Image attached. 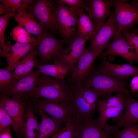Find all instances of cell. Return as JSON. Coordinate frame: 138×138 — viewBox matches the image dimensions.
Listing matches in <instances>:
<instances>
[{
    "label": "cell",
    "instance_id": "6da1fadb",
    "mask_svg": "<svg viewBox=\"0 0 138 138\" xmlns=\"http://www.w3.org/2000/svg\"><path fill=\"white\" fill-rule=\"evenodd\" d=\"M74 94L73 86L65 79H57L41 73L36 87L24 98H41L72 103Z\"/></svg>",
    "mask_w": 138,
    "mask_h": 138
},
{
    "label": "cell",
    "instance_id": "7a4b0ae2",
    "mask_svg": "<svg viewBox=\"0 0 138 138\" xmlns=\"http://www.w3.org/2000/svg\"><path fill=\"white\" fill-rule=\"evenodd\" d=\"M81 83L98 91L104 99L114 93L130 94L124 79L102 73L93 67Z\"/></svg>",
    "mask_w": 138,
    "mask_h": 138
},
{
    "label": "cell",
    "instance_id": "3957f363",
    "mask_svg": "<svg viewBox=\"0 0 138 138\" xmlns=\"http://www.w3.org/2000/svg\"><path fill=\"white\" fill-rule=\"evenodd\" d=\"M34 113L41 110L62 122L65 125L74 117V107L72 103L61 102L49 99L33 98L29 99Z\"/></svg>",
    "mask_w": 138,
    "mask_h": 138
},
{
    "label": "cell",
    "instance_id": "277c9868",
    "mask_svg": "<svg viewBox=\"0 0 138 138\" xmlns=\"http://www.w3.org/2000/svg\"><path fill=\"white\" fill-rule=\"evenodd\" d=\"M28 99H17L0 95V100L3 102L5 108L11 118V126L17 138H25V121L26 119V102Z\"/></svg>",
    "mask_w": 138,
    "mask_h": 138
},
{
    "label": "cell",
    "instance_id": "5b68a950",
    "mask_svg": "<svg viewBox=\"0 0 138 138\" xmlns=\"http://www.w3.org/2000/svg\"><path fill=\"white\" fill-rule=\"evenodd\" d=\"M28 9L29 13L38 21L44 30L54 32L59 30L54 1L35 0Z\"/></svg>",
    "mask_w": 138,
    "mask_h": 138
},
{
    "label": "cell",
    "instance_id": "8992f818",
    "mask_svg": "<svg viewBox=\"0 0 138 138\" xmlns=\"http://www.w3.org/2000/svg\"><path fill=\"white\" fill-rule=\"evenodd\" d=\"M36 39V49L40 59L38 61L41 64H48L54 61L64 49V40L57 39L48 31L44 30Z\"/></svg>",
    "mask_w": 138,
    "mask_h": 138
},
{
    "label": "cell",
    "instance_id": "52a82bcc",
    "mask_svg": "<svg viewBox=\"0 0 138 138\" xmlns=\"http://www.w3.org/2000/svg\"><path fill=\"white\" fill-rule=\"evenodd\" d=\"M56 17L59 33L67 44L75 35L79 13L65 4L57 3Z\"/></svg>",
    "mask_w": 138,
    "mask_h": 138
},
{
    "label": "cell",
    "instance_id": "ba28073f",
    "mask_svg": "<svg viewBox=\"0 0 138 138\" xmlns=\"http://www.w3.org/2000/svg\"><path fill=\"white\" fill-rule=\"evenodd\" d=\"M113 5L115 7V17L118 26L116 34L128 32L138 23V6L122 0H113Z\"/></svg>",
    "mask_w": 138,
    "mask_h": 138
},
{
    "label": "cell",
    "instance_id": "9c48e42d",
    "mask_svg": "<svg viewBox=\"0 0 138 138\" xmlns=\"http://www.w3.org/2000/svg\"><path fill=\"white\" fill-rule=\"evenodd\" d=\"M105 23L96 31L88 49L90 51L103 50L107 48L110 41L117 33L118 26L114 11L111 12Z\"/></svg>",
    "mask_w": 138,
    "mask_h": 138
},
{
    "label": "cell",
    "instance_id": "30bf717a",
    "mask_svg": "<svg viewBox=\"0 0 138 138\" xmlns=\"http://www.w3.org/2000/svg\"><path fill=\"white\" fill-rule=\"evenodd\" d=\"M103 50L90 51L85 48L75 66L72 69L69 83L72 86H77L89 74L92 68L95 59Z\"/></svg>",
    "mask_w": 138,
    "mask_h": 138
},
{
    "label": "cell",
    "instance_id": "8fae6325",
    "mask_svg": "<svg viewBox=\"0 0 138 138\" xmlns=\"http://www.w3.org/2000/svg\"><path fill=\"white\" fill-rule=\"evenodd\" d=\"M41 73L38 69L33 70L12 85L0 91V95L17 99L24 98L36 87Z\"/></svg>",
    "mask_w": 138,
    "mask_h": 138
},
{
    "label": "cell",
    "instance_id": "7c38bea8",
    "mask_svg": "<svg viewBox=\"0 0 138 138\" xmlns=\"http://www.w3.org/2000/svg\"><path fill=\"white\" fill-rule=\"evenodd\" d=\"M37 42L31 44L16 43L13 45L5 44L0 50L1 57L6 58L8 65L5 69L12 71L19 62L30 50L36 48Z\"/></svg>",
    "mask_w": 138,
    "mask_h": 138
},
{
    "label": "cell",
    "instance_id": "4fadbf2b",
    "mask_svg": "<svg viewBox=\"0 0 138 138\" xmlns=\"http://www.w3.org/2000/svg\"><path fill=\"white\" fill-rule=\"evenodd\" d=\"M86 40L77 35L72 39L68 47L64 49L54 60H56L64 64L69 71H71L76 65L83 53Z\"/></svg>",
    "mask_w": 138,
    "mask_h": 138
},
{
    "label": "cell",
    "instance_id": "5bb4252c",
    "mask_svg": "<svg viewBox=\"0 0 138 138\" xmlns=\"http://www.w3.org/2000/svg\"><path fill=\"white\" fill-rule=\"evenodd\" d=\"M113 40L108 44L107 50L101 52L103 55L110 56H120L126 60L130 64L138 61V59L133 51L126 39L122 34L119 32L113 37Z\"/></svg>",
    "mask_w": 138,
    "mask_h": 138
},
{
    "label": "cell",
    "instance_id": "9a60e30c",
    "mask_svg": "<svg viewBox=\"0 0 138 138\" xmlns=\"http://www.w3.org/2000/svg\"><path fill=\"white\" fill-rule=\"evenodd\" d=\"M112 5V0L87 1L85 9L90 19L93 20L96 31L104 24L107 16L111 12L110 9Z\"/></svg>",
    "mask_w": 138,
    "mask_h": 138
},
{
    "label": "cell",
    "instance_id": "2e32d148",
    "mask_svg": "<svg viewBox=\"0 0 138 138\" xmlns=\"http://www.w3.org/2000/svg\"><path fill=\"white\" fill-rule=\"evenodd\" d=\"M98 56L100 59V64L96 69L99 72L124 79L132 76L138 75V68L131 64H116L111 63L101 52Z\"/></svg>",
    "mask_w": 138,
    "mask_h": 138
},
{
    "label": "cell",
    "instance_id": "e0dca14e",
    "mask_svg": "<svg viewBox=\"0 0 138 138\" xmlns=\"http://www.w3.org/2000/svg\"><path fill=\"white\" fill-rule=\"evenodd\" d=\"M125 95V110L121 118L114 125H110L106 123L103 129L109 135H112L122 127L138 122V100L133 98L130 94Z\"/></svg>",
    "mask_w": 138,
    "mask_h": 138
},
{
    "label": "cell",
    "instance_id": "ac0fdd59",
    "mask_svg": "<svg viewBox=\"0 0 138 138\" xmlns=\"http://www.w3.org/2000/svg\"><path fill=\"white\" fill-rule=\"evenodd\" d=\"M109 136L100 127L98 118H92L80 125L76 132V138H110Z\"/></svg>",
    "mask_w": 138,
    "mask_h": 138
},
{
    "label": "cell",
    "instance_id": "d6986e66",
    "mask_svg": "<svg viewBox=\"0 0 138 138\" xmlns=\"http://www.w3.org/2000/svg\"><path fill=\"white\" fill-rule=\"evenodd\" d=\"M73 89L74 94L72 103L74 107V117L82 123L92 118L97 109L88 103L82 95Z\"/></svg>",
    "mask_w": 138,
    "mask_h": 138
},
{
    "label": "cell",
    "instance_id": "ffe728a7",
    "mask_svg": "<svg viewBox=\"0 0 138 138\" xmlns=\"http://www.w3.org/2000/svg\"><path fill=\"white\" fill-rule=\"evenodd\" d=\"M36 113L41 118L39 131L36 138H48L59 132L63 124L61 121L52 117H49L44 111L40 110Z\"/></svg>",
    "mask_w": 138,
    "mask_h": 138
},
{
    "label": "cell",
    "instance_id": "44dd1931",
    "mask_svg": "<svg viewBox=\"0 0 138 138\" xmlns=\"http://www.w3.org/2000/svg\"><path fill=\"white\" fill-rule=\"evenodd\" d=\"M36 48L31 50L24 56L15 68L13 73L18 80L33 71V68L36 67L38 61L37 59L38 55Z\"/></svg>",
    "mask_w": 138,
    "mask_h": 138
},
{
    "label": "cell",
    "instance_id": "7402d4cb",
    "mask_svg": "<svg viewBox=\"0 0 138 138\" xmlns=\"http://www.w3.org/2000/svg\"><path fill=\"white\" fill-rule=\"evenodd\" d=\"M13 17L18 25L24 27L30 33L37 36L41 34L44 31L33 16L26 10L17 13Z\"/></svg>",
    "mask_w": 138,
    "mask_h": 138
},
{
    "label": "cell",
    "instance_id": "603a6c76",
    "mask_svg": "<svg viewBox=\"0 0 138 138\" xmlns=\"http://www.w3.org/2000/svg\"><path fill=\"white\" fill-rule=\"evenodd\" d=\"M34 113L32 104L29 99L26 102V121L24 126L26 138H36L39 131L40 123Z\"/></svg>",
    "mask_w": 138,
    "mask_h": 138
},
{
    "label": "cell",
    "instance_id": "cb8c5ba5",
    "mask_svg": "<svg viewBox=\"0 0 138 138\" xmlns=\"http://www.w3.org/2000/svg\"><path fill=\"white\" fill-rule=\"evenodd\" d=\"M84 9H82L78 12L77 35L87 40H92L96 33L95 27L89 16L84 13Z\"/></svg>",
    "mask_w": 138,
    "mask_h": 138
},
{
    "label": "cell",
    "instance_id": "d4e9b609",
    "mask_svg": "<svg viewBox=\"0 0 138 138\" xmlns=\"http://www.w3.org/2000/svg\"><path fill=\"white\" fill-rule=\"evenodd\" d=\"M53 64H41L38 61L36 65L37 69L41 73L51 77L60 79H64L68 72L69 71L65 65L56 60H54Z\"/></svg>",
    "mask_w": 138,
    "mask_h": 138
},
{
    "label": "cell",
    "instance_id": "484cf974",
    "mask_svg": "<svg viewBox=\"0 0 138 138\" xmlns=\"http://www.w3.org/2000/svg\"><path fill=\"white\" fill-rule=\"evenodd\" d=\"M97 110L99 112L98 118L99 125L103 129L106 122L109 118H112L117 123L120 120L123 115V112L114 107H107L103 103L102 100L98 101Z\"/></svg>",
    "mask_w": 138,
    "mask_h": 138
},
{
    "label": "cell",
    "instance_id": "4316f807",
    "mask_svg": "<svg viewBox=\"0 0 138 138\" xmlns=\"http://www.w3.org/2000/svg\"><path fill=\"white\" fill-rule=\"evenodd\" d=\"M0 15L13 10L17 13L28 9L34 0H0Z\"/></svg>",
    "mask_w": 138,
    "mask_h": 138
},
{
    "label": "cell",
    "instance_id": "83f0119b",
    "mask_svg": "<svg viewBox=\"0 0 138 138\" xmlns=\"http://www.w3.org/2000/svg\"><path fill=\"white\" fill-rule=\"evenodd\" d=\"M74 89L80 94L92 107L97 110L99 98L101 97L100 94L91 87L81 83L77 86H73Z\"/></svg>",
    "mask_w": 138,
    "mask_h": 138
},
{
    "label": "cell",
    "instance_id": "f1b7e54d",
    "mask_svg": "<svg viewBox=\"0 0 138 138\" xmlns=\"http://www.w3.org/2000/svg\"><path fill=\"white\" fill-rule=\"evenodd\" d=\"M12 34L13 40L21 44H31L37 42L36 39L23 27L18 25L13 29Z\"/></svg>",
    "mask_w": 138,
    "mask_h": 138
},
{
    "label": "cell",
    "instance_id": "f546056e",
    "mask_svg": "<svg viewBox=\"0 0 138 138\" xmlns=\"http://www.w3.org/2000/svg\"><path fill=\"white\" fill-rule=\"evenodd\" d=\"M82 123L74 117L60 131L56 138H76L77 131Z\"/></svg>",
    "mask_w": 138,
    "mask_h": 138
},
{
    "label": "cell",
    "instance_id": "4dcf8cb0",
    "mask_svg": "<svg viewBox=\"0 0 138 138\" xmlns=\"http://www.w3.org/2000/svg\"><path fill=\"white\" fill-rule=\"evenodd\" d=\"M123 129L112 135L114 138H138V124L133 123L124 127Z\"/></svg>",
    "mask_w": 138,
    "mask_h": 138
},
{
    "label": "cell",
    "instance_id": "1f68e13d",
    "mask_svg": "<svg viewBox=\"0 0 138 138\" xmlns=\"http://www.w3.org/2000/svg\"><path fill=\"white\" fill-rule=\"evenodd\" d=\"M17 81L12 71H8L5 68H0V91L12 85Z\"/></svg>",
    "mask_w": 138,
    "mask_h": 138
},
{
    "label": "cell",
    "instance_id": "d6a6232c",
    "mask_svg": "<svg viewBox=\"0 0 138 138\" xmlns=\"http://www.w3.org/2000/svg\"><path fill=\"white\" fill-rule=\"evenodd\" d=\"M16 12L13 10L8 12L0 16V48L5 44V43L4 32L9 21L11 17L16 14Z\"/></svg>",
    "mask_w": 138,
    "mask_h": 138
},
{
    "label": "cell",
    "instance_id": "836d02e7",
    "mask_svg": "<svg viewBox=\"0 0 138 138\" xmlns=\"http://www.w3.org/2000/svg\"><path fill=\"white\" fill-rule=\"evenodd\" d=\"M105 105L107 107H117L119 105L126 103L125 95L122 93H118L117 95L110 96L102 100Z\"/></svg>",
    "mask_w": 138,
    "mask_h": 138
},
{
    "label": "cell",
    "instance_id": "e575fe53",
    "mask_svg": "<svg viewBox=\"0 0 138 138\" xmlns=\"http://www.w3.org/2000/svg\"><path fill=\"white\" fill-rule=\"evenodd\" d=\"M12 121L7 113L2 101L0 100V132L10 127Z\"/></svg>",
    "mask_w": 138,
    "mask_h": 138
},
{
    "label": "cell",
    "instance_id": "d590c367",
    "mask_svg": "<svg viewBox=\"0 0 138 138\" xmlns=\"http://www.w3.org/2000/svg\"><path fill=\"white\" fill-rule=\"evenodd\" d=\"M122 33L138 59V34L134 30Z\"/></svg>",
    "mask_w": 138,
    "mask_h": 138
},
{
    "label": "cell",
    "instance_id": "8d00e7d4",
    "mask_svg": "<svg viewBox=\"0 0 138 138\" xmlns=\"http://www.w3.org/2000/svg\"><path fill=\"white\" fill-rule=\"evenodd\" d=\"M57 3L63 4H67L69 7L77 10L78 12L86 7L87 1L84 0H59Z\"/></svg>",
    "mask_w": 138,
    "mask_h": 138
},
{
    "label": "cell",
    "instance_id": "74e56055",
    "mask_svg": "<svg viewBox=\"0 0 138 138\" xmlns=\"http://www.w3.org/2000/svg\"><path fill=\"white\" fill-rule=\"evenodd\" d=\"M130 87L133 92L138 91V75L135 76L132 78L131 82Z\"/></svg>",
    "mask_w": 138,
    "mask_h": 138
},
{
    "label": "cell",
    "instance_id": "f35d334b",
    "mask_svg": "<svg viewBox=\"0 0 138 138\" xmlns=\"http://www.w3.org/2000/svg\"><path fill=\"white\" fill-rule=\"evenodd\" d=\"M10 128V127L0 132V138H13Z\"/></svg>",
    "mask_w": 138,
    "mask_h": 138
},
{
    "label": "cell",
    "instance_id": "ab89813d",
    "mask_svg": "<svg viewBox=\"0 0 138 138\" xmlns=\"http://www.w3.org/2000/svg\"><path fill=\"white\" fill-rule=\"evenodd\" d=\"M131 4L138 6V0L133 1L131 2Z\"/></svg>",
    "mask_w": 138,
    "mask_h": 138
},
{
    "label": "cell",
    "instance_id": "60d3db41",
    "mask_svg": "<svg viewBox=\"0 0 138 138\" xmlns=\"http://www.w3.org/2000/svg\"><path fill=\"white\" fill-rule=\"evenodd\" d=\"M59 133V132L55 134H54L51 136V138H56L57 135H58Z\"/></svg>",
    "mask_w": 138,
    "mask_h": 138
},
{
    "label": "cell",
    "instance_id": "b9f144b4",
    "mask_svg": "<svg viewBox=\"0 0 138 138\" xmlns=\"http://www.w3.org/2000/svg\"><path fill=\"white\" fill-rule=\"evenodd\" d=\"M134 31L138 34V27Z\"/></svg>",
    "mask_w": 138,
    "mask_h": 138
}]
</instances>
